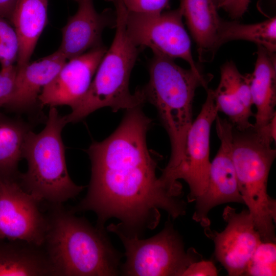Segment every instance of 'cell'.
Here are the masks:
<instances>
[{
	"instance_id": "1",
	"label": "cell",
	"mask_w": 276,
	"mask_h": 276,
	"mask_svg": "<svg viewBox=\"0 0 276 276\" xmlns=\"http://www.w3.org/2000/svg\"><path fill=\"white\" fill-rule=\"evenodd\" d=\"M152 123L142 107L127 110L111 135L90 145L87 193L73 212L93 211L101 228L116 218L124 233L138 237L158 225L160 210L173 219L186 214L187 204L180 198L182 190L171 189L156 176L157 162L146 142Z\"/></svg>"
},
{
	"instance_id": "2",
	"label": "cell",
	"mask_w": 276,
	"mask_h": 276,
	"mask_svg": "<svg viewBox=\"0 0 276 276\" xmlns=\"http://www.w3.org/2000/svg\"><path fill=\"white\" fill-rule=\"evenodd\" d=\"M61 204H53L42 245L54 275L120 274L123 254L111 244L107 230L93 226Z\"/></svg>"
},
{
	"instance_id": "3",
	"label": "cell",
	"mask_w": 276,
	"mask_h": 276,
	"mask_svg": "<svg viewBox=\"0 0 276 276\" xmlns=\"http://www.w3.org/2000/svg\"><path fill=\"white\" fill-rule=\"evenodd\" d=\"M149 80L141 88L146 102L156 109L171 143L169 160L163 172L169 175L181 163L187 135L192 123V107L196 89H206L210 79L201 73L185 69L173 59L153 54L149 64Z\"/></svg>"
},
{
	"instance_id": "4",
	"label": "cell",
	"mask_w": 276,
	"mask_h": 276,
	"mask_svg": "<svg viewBox=\"0 0 276 276\" xmlns=\"http://www.w3.org/2000/svg\"><path fill=\"white\" fill-rule=\"evenodd\" d=\"M116 7V33L109 48L102 59L90 85L72 111L65 115L67 123H76L101 108L112 111L142 107L146 103L141 88L131 94L129 82L138 56L139 48L127 35L125 9L119 2Z\"/></svg>"
},
{
	"instance_id": "5",
	"label": "cell",
	"mask_w": 276,
	"mask_h": 276,
	"mask_svg": "<svg viewBox=\"0 0 276 276\" xmlns=\"http://www.w3.org/2000/svg\"><path fill=\"white\" fill-rule=\"evenodd\" d=\"M67 124L65 116L60 114L56 107H50L44 128L37 133L31 130L26 139L22 157L28 169L18 180L40 201L62 204L84 188L72 180L67 171L61 136Z\"/></svg>"
},
{
	"instance_id": "6",
	"label": "cell",
	"mask_w": 276,
	"mask_h": 276,
	"mask_svg": "<svg viewBox=\"0 0 276 276\" xmlns=\"http://www.w3.org/2000/svg\"><path fill=\"white\" fill-rule=\"evenodd\" d=\"M274 141L264 130L253 126L233 128L232 158L240 194L262 241L275 242L276 201L270 197L267 185L276 155Z\"/></svg>"
},
{
	"instance_id": "7",
	"label": "cell",
	"mask_w": 276,
	"mask_h": 276,
	"mask_svg": "<svg viewBox=\"0 0 276 276\" xmlns=\"http://www.w3.org/2000/svg\"><path fill=\"white\" fill-rule=\"evenodd\" d=\"M106 229L117 235L125 247L126 260L120 268L123 275L182 276L190 264L201 258L193 248L185 250L169 220L159 233L147 239L128 235L114 223Z\"/></svg>"
},
{
	"instance_id": "8",
	"label": "cell",
	"mask_w": 276,
	"mask_h": 276,
	"mask_svg": "<svg viewBox=\"0 0 276 276\" xmlns=\"http://www.w3.org/2000/svg\"><path fill=\"white\" fill-rule=\"evenodd\" d=\"M182 17L179 8L160 13H136L125 10L126 31L137 47L149 48L153 54L181 58L189 64L191 69L201 73L192 56Z\"/></svg>"
},
{
	"instance_id": "9",
	"label": "cell",
	"mask_w": 276,
	"mask_h": 276,
	"mask_svg": "<svg viewBox=\"0 0 276 276\" xmlns=\"http://www.w3.org/2000/svg\"><path fill=\"white\" fill-rule=\"evenodd\" d=\"M206 91L205 102L188 132L183 158L167 181L169 187L179 188L182 185L177 180H184L190 189L187 196L189 202L203 194L209 180L211 127L218 111L213 89L208 88Z\"/></svg>"
},
{
	"instance_id": "10",
	"label": "cell",
	"mask_w": 276,
	"mask_h": 276,
	"mask_svg": "<svg viewBox=\"0 0 276 276\" xmlns=\"http://www.w3.org/2000/svg\"><path fill=\"white\" fill-rule=\"evenodd\" d=\"M39 202L18 179L0 181V239L42 246L48 221L40 211Z\"/></svg>"
},
{
	"instance_id": "11",
	"label": "cell",
	"mask_w": 276,
	"mask_h": 276,
	"mask_svg": "<svg viewBox=\"0 0 276 276\" xmlns=\"http://www.w3.org/2000/svg\"><path fill=\"white\" fill-rule=\"evenodd\" d=\"M215 121L220 145L211 162L206 189L195 200L192 216V219L204 228L210 227L208 215L214 207L231 202L244 204L232 158L233 126L227 119L221 118L218 115Z\"/></svg>"
},
{
	"instance_id": "12",
	"label": "cell",
	"mask_w": 276,
	"mask_h": 276,
	"mask_svg": "<svg viewBox=\"0 0 276 276\" xmlns=\"http://www.w3.org/2000/svg\"><path fill=\"white\" fill-rule=\"evenodd\" d=\"M222 217L227 225L218 232L210 227L204 228L205 234L215 244V256L230 276L244 275L248 262L262 241L254 220L247 209L238 213L226 206Z\"/></svg>"
},
{
	"instance_id": "13",
	"label": "cell",
	"mask_w": 276,
	"mask_h": 276,
	"mask_svg": "<svg viewBox=\"0 0 276 276\" xmlns=\"http://www.w3.org/2000/svg\"><path fill=\"white\" fill-rule=\"evenodd\" d=\"M107 50L103 45L67 60L40 94L41 108L62 105L74 108L87 91Z\"/></svg>"
},
{
	"instance_id": "14",
	"label": "cell",
	"mask_w": 276,
	"mask_h": 276,
	"mask_svg": "<svg viewBox=\"0 0 276 276\" xmlns=\"http://www.w3.org/2000/svg\"><path fill=\"white\" fill-rule=\"evenodd\" d=\"M76 13L71 16L62 29V41L58 49L67 60L88 51L103 45L102 34L104 29L116 26V17L109 13H99L93 0H79Z\"/></svg>"
},
{
	"instance_id": "15",
	"label": "cell",
	"mask_w": 276,
	"mask_h": 276,
	"mask_svg": "<svg viewBox=\"0 0 276 276\" xmlns=\"http://www.w3.org/2000/svg\"><path fill=\"white\" fill-rule=\"evenodd\" d=\"M67 60L57 50L36 61L16 68L12 95L4 108L15 112H30L37 104L43 89L56 77Z\"/></svg>"
},
{
	"instance_id": "16",
	"label": "cell",
	"mask_w": 276,
	"mask_h": 276,
	"mask_svg": "<svg viewBox=\"0 0 276 276\" xmlns=\"http://www.w3.org/2000/svg\"><path fill=\"white\" fill-rule=\"evenodd\" d=\"M250 74L240 73L235 63L229 61L221 67L220 80L213 90L218 112L225 114L234 128L238 130L253 126L250 122L253 105L250 89Z\"/></svg>"
},
{
	"instance_id": "17",
	"label": "cell",
	"mask_w": 276,
	"mask_h": 276,
	"mask_svg": "<svg viewBox=\"0 0 276 276\" xmlns=\"http://www.w3.org/2000/svg\"><path fill=\"white\" fill-rule=\"evenodd\" d=\"M182 16L195 40L201 62L212 60L219 48L218 34L221 18L213 0H180Z\"/></svg>"
},
{
	"instance_id": "18",
	"label": "cell",
	"mask_w": 276,
	"mask_h": 276,
	"mask_svg": "<svg viewBox=\"0 0 276 276\" xmlns=\"http://www.w3.org/2000/svg\"><path fill=\"white\" fill-rule=\"evenodd\" d=\"M250 89L256 107L254 127L260 129L276 115L275 56L258 45L254 72L250 74Z\"/></svg>"
},
{
	"instance_id": "19",
	"label": "cell",
	"mask_w": 276,
	"mask_h": 276,
	"mask_svg": "<svg viewBox=\"0 0 276 276\" xmlns=\"http://www.w3.org/2000/svg\"><path fill=\"white\" fill-rule=\"evenodd\" d=\"M48 0H17L11 20L19 42L16 68L29 62L48 23Z\"/></svg>"
},
{
	"instance_id": "20",
	"label": "cell",
	"mask_w": 276,
	"mask_h": 276,
	"mask_svg": "<svg viewBox=\"0 0 276 276\" xmlns=\"http://www.w3.org/2000/svg\"><path fill=\"white\" fill-rule=\"evenodd\" d=\"M9 241H0V276L54 275L42 246Z\"/></svg>"
},
{
	"instance_id": "21",
	"label": "cell",
	"mask_w": 276,
	"mask_h": 276,
	"mask_svg": "<svg viewBox=\"0 0 276 276\" xmlns=\"http://www.w3.org/2000/svg\"><path fill=\"white\" fill-rule=\"evenodd\" d=\"M31 130L21 119L0 113V181L18 179V163L23 158L25 142Z\"/></svg>"
},
{
	"instance_id": "22",
	"label": "cell",
	"mask_w": 276,
	"mask_h": 276,
	"mask_svg": "<svg viewBox=\"0 0 276 276\" xmlns=\"http://www.w3.org/2000/svg\"><path fill=\"white\" fill-rule=\"evenodd\" d=\"M235 40L250 41L274 53L276 50L275 16L254 24H243L221 19L218 34L219 47Z\"/></svg>"
},
{
	"instance_id": "23",
	"label": "cell",
	"mask_w": 276,
	"mask_h": 276,
	"mask_svg": "<svg viewBox=\"0 0 276 276\" xmlns=\"http://www.w3.org/2000/svg\"><path fill=\"white\" fill-rule=\"evenodd\" d=\"M275 242L262 241L253 253L244 275H275Z\"/></svg>"
},
{
	"instance_id": "24",
	"label": "cell",
	"mask_w": 276,
	"mask_h": 276,
	"mask_svg": "<svg viewBox=\"0 0 276 276\" xmlns=\"http://www.w3.org/2000/svg\"><path fill=\"white\" fill-rule=\"evenodd\" d=\"M19 52V42L14 28L0 16V64L1 67L14 65Z\"/></svg>"
},
{
	"instance_id": "25",
	"label": "cell",
	"mask_w": 276,
	"mask_h": 276,
	"mask_svg": "<svg viewBox=\"0 0 276 276\" xmlns=\"http://www.w3.org/2000/svg\"><path fill=\"white\" fill-rule=\"evenodd\" d=\"M119 2L127 12L160 13L168 8L170 0H112Z\"/></svg>"
},
{
	"instance_id": "26",
	"label": "cell",
	"mask_w": 276,
	"mask_h": 276,
	"mask_svg": "<svg viewBox=\"0 0 276 276\" xmlns=\"http://www.w3.org/2000/svg\"><path fill=\"white\" fill-rule=\"evenodd\" d=\"M16 68L15 65L1 67L0 71V109L5 107L14 90Z\"/></svg>"
},
{
	"instance_id": "27",
	"label": "cell",
	"mask_w": 276,
	"mask_h": 276,
	"mask_svg": "<svg viewBox=\"0 0 276 276\" xmlns=\"http://www.w3.org/2000/svg\"><path fill=\"white\" fill-rule=\"evenodd\" d=\"M218 271L211 261L200 260L192 263L186 269L182 276H216Z\"/></svg>"
},
{
	"instance_id": "28",
	"label": "cell",
	"mask_w": 276,
	"mask_h": 276,
	"mask_svg": "<svg viewBox=\"0 0 276 276\" xmlns=\"http://www.w3.org/2000/svg\"><path fill=\"white\" fill-rule=\"evenodd\" d=\"M251 0H232L223 9L233 18L241 17L246 11Z\"/></svg>"
},
{
	"instance_id": "29",
	"label": "cell",
	"mask_w": 276,
	"mask_h": 276,
	"mask_svg": "<svg viewBox=\"0 0 276 276\" xmlns=\"http://www.w3.org/2000/svg\"><path fill=\"white\" fill-rule=\"evenodd\" d=\"M17 0H0V16L11 24Z\"/></svg>"
},
{
	"instance_id": "30",
	"label": "cell",
	"mask_w": 276,
	"mask_h": 276,
	"mask_svg": "<svg viewBox=\"0 0 276 276\" xmlns=\"http://www.w3.org/2000/svg\"><path fill=\"white\" fill-rule=\"evenodd\" d=\"M217 9L224 8L232 0H213Z\"/></svg>"
},
{
	"instance_id": "31",
	"label": "cell",
	"mask_w": 276,
	"mask_h": 276,
	"mask_svg": "<svg viewBox=\"0 0 276 276\" xmlns=\"http://www.w3.org/2000/svg\"><path fill=\"white\" fill-rule=\"evenodd\" d=\"M75 1H77V2H78V1H79V0H75Z\"/></svg>"
}]
</instances>
